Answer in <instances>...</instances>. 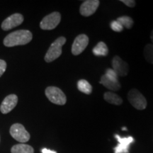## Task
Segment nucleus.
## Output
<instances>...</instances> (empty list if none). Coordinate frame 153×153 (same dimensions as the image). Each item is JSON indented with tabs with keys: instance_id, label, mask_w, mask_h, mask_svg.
<instances>
[{
	"instance_id": "f3484780",
	"label": "nucleus",
	"mask_w": 153,
	"mask_h": 153,
	"mask_svg": "<svg viewBox=\"0 0 153 153\" xmlns=\"http://www.w3.org/2000/svg\"><path fill=\"white\" fill-rule=\"evenodd\" d=\"M77 88L79 91L86 94H90L92 92V86L85 79H80L78 81Z\"/></svg>"
},
{
	"instance_id": "5701e85b",
	"label": "nucleus",
	"mask_w": 153,
	"mask_h": 153,
	"mask_svg": "<svg viewBox=\"0 0 153 153\" xmlns=\"http://www.w3.org/2000/svg\"><path fill=\"white\" fill-rule=\"evenodd\" d=\"M6 69H7V63L4 60H0V76H1V75L4 73Z\"/></svg>"
},
{
	"instance_id": "ddd939ff",
	"label": "nucleus",
	"mask_w": 153,
	"mask_h": 153,
	"mask_svg": "<svg viewBox=\"0 0 153 153\" xmlns=\"http://www.w3.org/2000/svg\"><path fill=\"white\" fill-rule=\"evenodd\" d=\"M99 83H100L101 85H104L105 87L108 89L109 90L114 91H117L118 90H120V87H121L119 82H116L109 79L106 74H104V75L101 76Z\"/></svg>"
},
{
	"instance_id": "9d476101",
	"label": "nucleus",
	"mask_w": 153,
	"mask_h": 153,
	"mask_svg": "<svg viewBox=\"0 0 153 153\" xmlns=\"http://www.w3.org/2000/svg\"><path fill=\"white\" fill-rule=\"evenodd\" d=\"M24 22V16L22 14H14L7 18L1 24V28L4 30H9L21 25Z\"/></svg>"
},
{
	"instance_id": "2eb2a0df",
	"label": "nucleus",
	"mask_w": 153,
	"mask_h": 153,
	"mask_svg": "<svg viewBox=\"0 0 153 153\" xmlns=\"http://www.w3.org/2000/svg\"><path fill=\"white\" fill-rule=\"evenodd\" d=\"M11 153H34V150L29 145L20 143L15 145L11 148Z\"/></svg>"
},
{
	"instance_id": "4468645a",
	"label": "nucleus",
	"mask_w": 153,
	"mask_h": 153,
	"mask_svg": "<svg viewBox=\"0 0 153 153\" xmlns=\"http://www.w3.org/2000/svg\"><path fill=\"white\" fill-rule=\"evenodd\" d=\"M104 98L106 102L109 103L111 104L116 105V106H119V105L122 104V103H123V99H122L121 97H120L116 94L111 92V91L105 92Z\"/></svg>"
},
{
	"instance_id": "b1692460",
	"label": "nucleus",
	"mask_w": 153,
	"mask_h": 153,
	"mask_svg": "<svg viewBox=\"0 0 153 153\" xmlns=\"http://www.w3.org/2000/svg\"><path fill=\"white\" fill-rule=\"evenodd\" d=\"M41 152L42 153H57L56 152H55V151L48 150V149H46V148L42 149Z\"/></svg>"
},
{
	"instance_id": "393cba45",
	"label": "nucleus",
	"mask_w": 153,
	"mask_h": 153,
	"mask_svg": "<svg viewBox=\"0 0 153 153\" xmlns=\"http://www.w3.org/2000/svg\"><path fill=\"white\" fill-rule=\"evenodd\" d=\"M150 39L151 41H152V44L153 45V30H152V32H151V34H150Z\"/></svg>"
},
{
	"instance_id": "39448f33",
	"label": "nucleus",
	"mask_w": 153,
	"mask_h": 153,
	"mask_svg": "<svg viewBox=\"0 0 153 153\" xmlns=\"http://www.w3.org/2000/svg\"><path fill=\"white\" fill-rule=\"evenodd\" d=\"M10 135L19 143H25L30 140V134L20 123H15L10 128Z\"/></svg>"
},
{
	"instance_id": "6e6552de",
	"label": "nucleus",
	"mask_w": 153,
	"mask_h": 153,
	"mask_svg": "<svg viewBox=\"0 0 153 153\" xmlns=\"http://www.w3.org/2000/svg\"><path fill=\"white\" fill-rule=\"evenodd\" d=\"M112 68L118 77L126 76L129 72L128 64L122 60L118 55L115 56L112 60Z\"/></svg>"
},
{
	"instance_id": "f257e3e1",
	"label": "nucleus",
	"mask_w": 153,
	"mask_h": 153,
	"mask_svg": "<svg viewBox=\"0 0 153 153\" xmlns=\"http://www.w3.org/2000/svg\"><path fill=\"white\" fill-rule=\"evenodd\" d=\"M33 35L28 30H19L12 32L4 39V45L6 47H14L24 45L31 41Z\"/></svg>"
},
{
	"instance_id": "a211bd4d",
	"label": "nucleus",
	"mask_w": 153,
	"mask_h": 153,
	"mask_svg": "<svg viewBox=\"0 0 153 153\" xmlns=\"http://www.w3.org/2000/svg\"><path fill=\"white\" fill-rule=\"evenodd\" d=\"M116 21L119 22L123 28H127V29H131L133 26V19L128 16H120L116 19Z\"/></svg>"
},
{
	"instance_id": "423d86ee",
	"label": "nucleus",
	"mask_w": 153,
	"mask_h": 153,
	"mask_svg": "<svg viewBox=\"0 0 153 153\" xmlns=\"http://www.w3.org/2000/svg\"><path fill=\"white\" fill-rule=\"evenodd\" d=\"M61 20V14L55 11L42 19L40 23V27L43 30H53L58 26Z\"/></svg>"
},
{
	"instance_id": "9b49d317",
	"label": "nucleus",
	"mask_w": 153,
	"mask_h": 153,
	"mask_svg": "<svg viewBox=\"0 0 153 153\" xmlns=\"http://www.w3.org/2000/svg\"><path fill=\"white\" fill-rule=\"evenodd\" d=\"M18 103V97L15 94H10L6 97L0 106V111L4 114H8L12 111Z\"/></svg>"
},
{
	"instance_id": "6ab92c4d",
	"label": "nucleus",
	"mask_w": 153,
	"mask_h": 153,
	"mask_svg": "<svg viewBox=\"0 0 153 153\" xmlns=\"http://www.w3.org/2000/svg\"><path fill=\"white\" fill-rule=\"evenodd\" d=\"M144 56L147 62L153 64V45L152 43L147 44L144 48Z\"/></svg>"
},
{
	"instance_id": "7ed1b4c3",
	"label": "nucleus",
	"mask_w": 153,
	"mask_h": 153,
	"mask_svg": "<svg viewBox=\"0 0 153 153\" xmlns=\"http://www.w3.org/2000/svg\"><path fill=\"white\" fill-rule=\"evenodd\" d=\"M45 96L53 104L62 106L67 102V97L60 88L56 87H48L45 89Z\"/></svg>"
},
{
	"instance_id": "4be33fe9",
	"label": "nucleus",
	"mask_w": 153,
	"mask_h": 153,
	"mask_svg": "<svg viewBox=\"0 0 153 153\" xmlns=\"http://www.w3.org/2000/svg\"><path fill=\"white\" fill-rule=\"evenodd\" d=\"M120 1L128 7H131V8L135 7V4H136V1H134V0H121Z\"/></svg>"
},
{
	"instance_id": "f03ea898",
	"label": "nucleus",
	"mask_w": 153,
	"mask_h": 153,
	"mask_svg": "<svg viewBox=\"0 0 153 153\" xmlns=\"http://www.w3.org/2000/svg\"><path fill=\"white\" fill-rule=\"evenodd\" d=\"M66 43V38L63 36L57 38L50 46L48 51L45 55V61L46 62H51L58 58L62 54V48Z\"/></svg>"
},
{
	"instance_id": "1a4fd4ad",
	"label": "nucleus",
	"mask_w": 153,
	"mask_h": 153,
	"mask_svg": "<svg viewBox=\"0 0 153 153\" xmlns=\"http://www.w3.org/2000/svg\"><path fill=\"white\" fill-rule=\"evenodd\" d=\"M100 1L99 0H87L83 1L80 6L79 13L83 16H90L93 15L98 9Z\"/></svg>"
},
{
	"instance_id": "0eeeda50",
	"label": "nucleus",
	"mask_w": 153,
	"mask_h": 153,
	"mask_svg": "<svg viewBox=\"0 0 153 153\" xmlns=\"http://www.w3.org/2000/svg\"><path fill=\"white\" fill-rule=\"evenodd\" d=\"M89 44V37L85 34L78 35L74 39L72 45V53L74 55H79L86 49Z\"/></svg>"
},
{
	"instance_id": "412c9836",
	"label": "nucleus",
	"mask_w": 153,
	"mask_h": 153,
	"mask_svg": "<svg viewBox=\"0 0 153 153\" xmlns=\"http://www.w3.org/2000/svg\"><path fill=\"white\" fill-rule=\"evenodd\" d=\"M104 74H106V75L108 76V78H109V79L114 80V81L118 82V76L117 74H116V72H114V70H113V69H107L106 71V73H105Z\"/></svg>"
},
{
	"instance_id": "aec40b11",
	"label": "nucleus",
	"mask_w": 153,
	"mask_h": 153,
	"mask_svg": "<svg viewBox=\"0 0 153 153\" xmlns=\"http://www.w3.org/2000/svg\"><path fill=\"white\" fill-rule=\"evenodd\" d=\"M110 26L111 28V29L114 30V31L116 32H121L123 31V27L120 25V24L116 20H114L111 22Z\"/></svg>"
},
{
	"instance_id": "dca6fc26",
	"label": "nucleus",
	"mask_w": 153,
	"mask_h": 153,
	"mask_svg": "<svg viewBox=\"0 0 153 153\" xmlns=\"http://www.w3.org/2000/svg\"><path fill=\"white\" fill-rule=\"evenodd\" d=\"M92 52L95 56H106L108 53V49L106 43L100 41L94 48Z\"/></svg>"
},
{
	"instance_id": "20e7f679",
	"label": "nucleus",
	"mask_w": 153,
	"mask_h": 153,
	"mask_svg": "<svg viewBox=\"0 0 153 153\" xmlns=\"http://www.w3.org/2000/svg\"><path fill=\"white\" fill-rule=\"evenodd\" d=\"M128 100L137 110H144L148 105L145 97L136 89H132L128 91Z\"/></svg>"
},
{
	"instance_id": "f8f14e48",
	"label": "nucleus",
	"mask_w": 153,
	"mask_h": 153,
	"mask_svg": "<svg viewBox=\"0 0 153 153\" xmlns=\"http://www.w3.org/2000/svg\"><path fill=\"white\" fill-rule=\"evenodd\" d=\"M115 137L117 139L118 145L114 148V153H129L128 148L130 145L134 141L133 137L131 136L121 137L118 135H116Z\"/></svg>"
}]
</instances>
